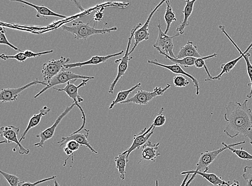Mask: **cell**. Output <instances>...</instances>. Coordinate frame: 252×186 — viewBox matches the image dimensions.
Returning a JSON list of instances; mask_svg holds the SVG:
<instances>
[{
  "mask_svg": "<svg viewBox=\"0 0 252 186\" xmlns=\"http://www.w3.org/2000/svg\"><path fill=\"white\" fill-rule=\"evenodd\" d=\"M158 28L159 29V33H158L157 40L156 43L154 45V47L157 50H160L163 53L176 59V56L173 52L174 46L173 39L179 37L180 33H177L174 35L173 36H169L165 32H163L161 29L159 16H158Z\"/></svg>",
  "mask_w": 252,
  "mask_h": 186,
  "instance_id": "5",
  "label": "cell"
},
{
  "mask_svg": "<svg viewBox=\"0 0 252 186\" xmlns=\"http://www.w3.org/2000/svg\"><path fill=\"white\" fill-rule=\"evenodd\" d=\"M250 50L252 51V47L251 48Z\"/></svg>",
  "mask_w": 252,
  "mask_h": 186,
  "instance_id": "47",
  "label": "cell"
},
{
  "mask_svg": "<svg viewBox=\"0 0 252 186\" xmlns=\"http://www.w3.org/2000/svg\"><path fill=\"white\" fill-rule=\"evenodd\" d=\"M171 84H167L164 88L157 86L153 92L145 90H139L135 95L127 99V100L121 104H136L138 105H147L155 98L162 96L168 89L171 88Z\"/></svg>",
  "mask_w": 252,
  "mask_h": 186,
  "instance_id": "6",
  "label": "cell"
},
{
  "mask_svg": "<svg viewBox=\"0 0 252 186\" xmlns=\"http://www.w3.org/2000/svg\"><path fill=\"white\" fill-rule=\"evenodd\" d=\"M188 174H196L198 175L201 176L203 178L206 179L211 184H213L214 186H230V181L225 182L222 180L221 177L217 176L214 173H204L200 171H197L195 170H191L189 171H184L181 173V175H186Z\"/></svg>",
  "mask_w": 252,
  "mask_h": 186,
  "instance_id": "20",
  "label": "cell"
},
{
  "mask_svg": "<svg viewBox=\"0 0 252 186\" xmlns=\"http://www.w3.org/2000/svg\"><path fill=\"white\" fill-rule=\"evenodd\" d=\"M91 80H83V82L80 83L78 86H76L74 84L68 82L65 88L63 89H58L54 88L55 90L58 91H63L66 93V94L70 98L72 99L73 102L76 104V106H77L81 110L82 114H83V117H86L85 113L84 111L83 108L80 106L79 103L84 101V99L79 95L78 91L79 89L82 86H84L86 85L87 83Z\"/></svg>",
  "mask_w": 252,
  "mask_h": 186,
  "instance_id": "14",
  "label": "cell"
},
{
  "mask_svg": "<svg viewBox=\"0 0 252 186\" xmlns=\"http://www.w3.org/2000/svg\"><path fill=\"white\" fill-rule=\"evenodd\" d=\"M243 57L242 54H240V56H239L237 59L231 60L229 62H228L225 63L221 64L220 66V68L221 69V72L218 75V76H216L213 77L211 79H207L205 80L206 81H212L216 80H220L222 76L225 73H229L232 70L236 67L238 62L241 60L242 58Z\"/></svg>",
  "mask_w": 252,
  "mask_h": 186,
  "instance_id": "25",
  "label": "cell"
},
{
  "mask_svg": "<svg viewBox=\"0 0 252 186\" xmlns=\"http://www.w3.org/2000/svg\"><path fill=\"white\" fill-rule=\"evenodd\" d=\"M55 186H60V184L57 182V180H55L54 181Z\"/></svg>",
  "mask_w": 252,
  "mask_h": 186,
  "instance_id": "45",
  "label": "cell"
},
{
  "mask_svg": "<svg viewBox=\"0 0 252 186\" xmlns=\"http://www.w3.org/2000/svg\"><path fill=\"white\" fill-rule=\"evenodd\" d=\"M14 2H20L24 3L29 6L32 7L37 10V15L36 17L39 18L40 16H54L57 17H60V18L65 19L66 18L67 16H64L63 15L59 14L54 12V11H52L49 8H47L44 6H38V5H34L31 3H29L28 2H26L25 1H13Z\"/></svg>",
  "mask_w": 252,
  "mask_h": 186,
  "instance_id": "24",
  "label": "cell"
},
{
  "mask_svg": "<svg viewBox=\"0 0 252 186\" xmlns=\"http://www.w3.org/2000/svg\"><path fill=\"white\" fill-rule=\"evenodd\" d=\"M157 51L159 52L160 54L165 56L167 59L170 60V61L174 62L175 64H176V65L183 66L185 68L195 66V61L197 59L196 58L192 57H187L181 59H174V58L169 56V55L163 53V52L160 50Z\"/></svg>",
  "mask_w": 252,
  "mask_h": 186,
  "instance_id": "29",
  "label": "cell"
},
{
  "mask_svg": "<svg viewBox=\"0 0 252 186\" xmlns=\"http://www.w3.org/2000/svg\"><path fill=\"white\" fill-rule=\"evenodd\" d=\"M76 106V104L73 102L71 106L67 107L65 110L59 116L56 120L55 123L52 126L46 129L44 131L40 132L39 134L36 135V137L40 138V142L35 143L33 145V147H37L39 148H43L44 143L46 141L49 140L51 138L54 137L55 131L58 125L61 123L63 119L65 116L71 112V110Z\"/></svg>",
  "mask_w": 252,
  "mask_h": 186,
  "instance_id": "8",
  "label": "cell"
},
{
  "mask_svg": "<svg viewBox=\"0 0 252 186\" xmlns=\"http://www.w3.org/2000/svg\"><path fill=\"white\" fill-rule=\"evenodd\" d=\"M142 83H139L136 85L132 87L131 88L127 90H122L118 93L115 100L110 104L109 109H111L114 108L116 104L122 103L126 101L127 100V97L131 94L132 92L139 88L141 86Z\"/></svg>",
  "mask_w": 252,
  "mask_h": 186,
  "instance_id": "28",
  "label": "cell"
},
{
  "mask_svg": "<svg viewBox=\"0 0 252 186\" xmlns=\"http://www.w3.org/2000/svg\"><path fill=\"white\" fill-rule=\"evenodd\" d=\"M42 84L46 86L48 83H46L44 81H39L38 80L32 81L26 85L22 86L19 88L16 89H2L0 93V101L2 103L10 102L16 101L23 91L30 87L37 85Z\"/></svg>",
  "mask_w": 252,
  "mask_h": 186,
  "instance_id": "11",
  "label": "cell"
},
{
  "mask_svg": "<svg viewBox=\"0 0 252 186\" xmlns=\"http://www.w3.org/2000/svg\"><path fill=\"white\" fill-rule=\"evenodd\" d=\"M189 176H190L189 174H187V175L186 176V177H185V179L184 180V181H183V183H182V184L180 186H186V184H187V183L188 182L187 180H188V179L189 178Z\"/></svg>",
  "mask_w": 252,
  "mask_h": 186,
  "instance_id": "43",
  "label": "cell"
},
{
  "mask_svg": "<svg viewBox=\"0 0 252 186\" xmlns=\"http://www.w3.org/2000/svg\"><path fill=\"white\" fill-rule=\"evenodd\" d=\"M0 173L7 180L10 186H20L22 182L18 177L1 170L0 171Z\"/></svg>",
  "mask_w": 252,
  "mask_h": 186,
  "instance_id": "32",
  "label": "cell"
},
{
  "mask_svg": "<svg viewBox=\"0 0 252 186\" xmlns=\"http://www.w3.org/2000/svg\"><path fill=\"white\" fill-rule=\"evenodd\" d=\"M0 44L7 45L11 48L14 50L19 51L20 52H23L20 50L18 48L16 47L15 46L11 44L8 40L6 36H5V30L2 27H1V32H0Z\"/></svg>",
  "mask_w": 252,
  "mask_h": 186,
  "instance_id": "35",
  "label": "cell"
},
{
  "mask_svg": "<svg viewBox=\"0 0 252 186\" xmlns=\"http://www.w3.org/2000/svg\"><path fill=\"white\" fill-rule=\"evenodd\" d=\"M174 84L175 87H179V88H183L189 84V80H187L185 77L182 75H178L175 76L173 79Z\"/></svg>",
  "mask_w": 252,
  "mask_h": 186,
  "instance_id": "37",
  "label": "cell"
},
{
  "mask_svg": "<svg viewBox=\"0 0 252 186\" xmlns=\"http://www.w3.org/2000/svg\"><path fill=\"white\" fill-rule=\"evenodd\" d=\"M73 2H74L76 6L79 8V9H80L81 11L84 10V8L81 6V5H80L78 1H73Z\"/></svg>",
  "mask_w": 252,
  "mask_h": 186,
  "instance_id": "44",
  "label": "cell"
},
{
  "mask_svg": "<svg viewBox=\"0 0 252 186\" xmlns=\"http://www.w3.org/2000/svg\"><path fill=\"white\" fill-rule=\"evenodd\" d=\"M115 161L117 169L118 170L120 174V178L122 180L126 179V166L127 162L126 159V154L124 153L120 154L118 156L115 157Z\"/></svg>",
  "mask_w": 252,
  "mask_h": 186,
  "instance_id": "27",
  "label": "cell"
},
{
  "mask_svg": "<svg viewBox=\"0 0 252 186\" xmlns=\"http://www.w3.org/2000/svg\"><path fill=\"white\" fill-rule=\"evenodd\" d=\"M245 143V141L237 143H233L230 145L226 144L224 142H222V144L223 145L224 147H226L227 149L231 151L232 153L237 155L239 159L245 160H252V155L249 154L248 152H246L245 150H244L243 148L240 149H236L233 148L234 147L238 146L239 145H242Z\"/></svg>",
  "mask_w": 252,
  "mask_h": 186,
  "instance_id": "26",
  "label": "cell"
},
{
  "mask_svg": "<svg viewBox=\"0 0 252 186\" xmlns=\"http://www.w3.org/2000/svg\"><path fill=\"white\" fill-rule=\"evenodd\" d=\"M156 186H159V182H158V180H156Z\"/></svg>",
  "mask_w": 252,
  "mask_h": 186,
  "instance_id": "46",
  "label": "cell"
},
{
  "mask_svg": "<svg viewBox=\"0 0 252 186\" xmlns=\"http://www.w3.org/2000/svg\"><path fill=\"white\" fill-rule=\"evenodd\" d=\"M226 186V185H225V186Z\"/></svg>",
  "mask_w": 252,
  "mask_h": 186,
  "instance_id": "48",
  "label": "cell"
},
{
  "mask_svg": "<svg viewBox=\"0 0 252 186\" xmlns=\"http://www.w3.org/2000/svg\"><path fill=\"white\" fill-rule=\"evenodd\" d=\"M243 178L247 182L246 186H252V166H246L244 167Z\"/></svg>",
  "mask_w": 252,
  "mask_h": 186,
  "instance_id": "36",
  "label": "cell"
},
{
  "mask_svg": "<svg viewBox=\"0 0 252 186\" xmlns=\"http://www.w3.org/2000/svg\"><path fill=\"white\" fill-rule=\"evenodd\" d=\"M219 28L221 31L225 35L227 38L229 39L230 41L234 46V47H235L239 52L240 54L243 55L244 59L245 60L246 66H247L248 74L251 80V83L248 84V86L251 87V91L247 95V98H251L252 97V65L250 60V57L251 56V54L250 53L249 51L252 47V43L250 45L248 48L246 49L244 52H243L241 50L239 49L238 46L235 43V42L233 41L229 35H228L226 32V27L224 26L220 25L219 26Z\"/></svg>",
  "mask_w": 252,
  "mask_h": 186,
  "instance_id": "15",
  "label": "cell"
},
{
  "mask_svg": "<svg viewBox=\"0 0 252 186\" xmlns=\"http://www.w3.org/2000/svg\"><path fill=\"white\" fill-rule=\"evenodd\" d=\"M142 27V23H139L136 26H134L132 29L130 33V36L128 39V43L127 45V48L125 52V55L122 57L121 59L117 60L115 61V63H120V65L118 67V73H117V77L113 81V83L111 84L110 86V89L109 93L111 94H113L115 88V86L119 82V80L124 76L126 73L128 66V62L132 59V57H129L130 49L132 43V38L134 37V33L139 28Z\"/></svg>",
  "mask_w": 252,
  "mask_h": 186,
  "instance_id": "3",
  "label": "cell"
},
{
  "mask_svg": "<svg viewBox=\"0 0 252 186\" xmlns=\"http://www.w3.org/2000/svg\"><path fill=\"white\" fill-rule=\"evenodd\" d=\"M148 63L151 64V65H154L162 68H165L174 74L184 75L185 76L190 78L192 80L193 83H194V87L196 89V95L198 96L200 95V83H199L198 80L195 77L192 76V75L189 73H187L185 72L184 69H182L180 65H176V64L173 65H163V64H161L158 62V60L157 59L152 60H148Z\"/></svg>",
  "mask_w": 252,
  "mask_h": 186,
  "instance_id": "16",
  "label": "cell"
},
{
  "mask_svg": "<svg viewBox=\"0 0 252 186\" xmlns=\"http://www.w3.org/2000/svg\"><path fill=\"white\" fill-rule=\"evenodd\" d=\"M230 186H240L239 184V182L238 180H233V181H230Z\"/></svg>",
  "mask_w": 252,
  "mask_h": 186,
  "instance_id": "42",
  "label": "cell"
},
{
  "mask_svg": "<svg viewBox=\"0 0 252 186\" xmlns=\"http://www.w3.org/2000/svg\"><path fill=\"white\" fill-rule=\"evenodd\" d=\"M95 79V77L85 76L79 74H76L72 72L67 71L65 68H63L62 71L58 73L56 76L53 78L50 82L45 86V88L41 90L38 94L34 96V98H38L39 96L43 94L44 92L55 86L65 84L72 80H76L78 79L83 80H93Z\"/></svg>",
  "mask_w": 252,
  "mask_h": 186,
  "instance_id": "4",
  "label": "cell"
},
{
  "mask_svg": "<svg viewBox=\"0 0 252 186\" xmlns=\"http://www.w3.org/2000/svg\"><path fill=\"white\" fill-rule=\"evenodd\" d=\"M197 175V174H193L190 179L189 180H188V182L185 186H189L193 180H194V179L196 177Z\"/></svg>",
  "mask_w": 252,
  "mask_h": 186,
  "instance_id": "41",
  "label": "cell"
},
{
  "mask_svg": "<svg viewBox=\"0 0 252 186\" xmlns=\"http://www.w3.org/2000/svg\"><path fill=\"white\" fill-rule=\"evenodd\" d=\"M69 61V57L62 56L60 59H53L44 63L42 69L44 82L48 84L53 78L65 68L64 67Z\"/></svg>",
  "mask_w": 252,
  "mask_h": 186,
  "instance_id": "7",
  "label": "cell"
},
{
  "mask_svg": "<svg viewBox=\"0 0 252 186\" xmlns=\"http://www.w3.org/2000/svg\"><path fill=\"white\" fill-rule=\"evenodd\" d=\"M54 51L51 50L49 51H45L42 52H39V53H34L32 51L26 50L24 51V53L28 58L35 57L37 56H41L43 55L53 53Z\"/></svg>",
  "mask_w": 252,
  "mask_h": 186,
  "instance_id": "38",
  "label": "cell"
},
{
  "mask_svg": "<svg viewBox=\"0 0 252 186\" xmlns=\"http://www.w3.org/2000/svg\"><path fill=\"white\" fill-rule=\"evenodd\" d=\"M124 52V51H122L119 52V53L107 56L96 55L93 56L90 60L85 62L67 64L64 68L67 69L75 67H81L87 65H98V64L107 61L109 59H111V57L121 55Z\"/></svg>",
  "mask_w": 252,
  "mask_h": 186,
  "instance_id": "18",
  "label": "cell"
},
{
  "mask_svg": "<svg viewBox=\"0 0 252 186\" xmlns=\"http://www.w3.org/2000/svg\"><path fill=\"white\" fill-rule=\"evenodd\" d=\"M164 111V108L162 107L160 110L159 113L157 114L156 118L155 119L152 125H154V127H159L162 126L165 124L166 118V116L163 114Z\"/></svg>",
  "mask_w": 252,
  "mask_h": 186,
  "instance_id": "33",
  "label": "cell"
},
{
  "mask_svg": "<svg viewBox=\"0 0 252 186\" xmlns=\"http://www.w3.org/2000/svg\"><path fill=\"white\" fill-rule=\"evenodd\" d=\"M159 145V142L154 143L150 141H148L146 142L143 146L142 153V158L138 162V164H140L143 160H148L155 162L158 157H159L161 155L160 153L158 152Z\"/></svg>",
  "mask_w": 252,
  "mask_h": 186,
  "instance_id": "19",
  "label": "cell"
},
{
  "mask_svg": "<svg viewBox=\"0 0 252 186\" xmlns=\"http://www.w3.org/2000/svg\"><path fill=\"white\" fill-rule=\"evenodd\" d=\"M89 132V130H87L86 133H75L74 132L69 136L62 137L61 141H58L57 143H61L60 147H62L63 145L66 144L68 142L74 141L78 143L80 145H84V146L89 148L93 153L97 154L98 152L91 146L89 140H88Z\"/></svg>",
  "mask_w": 252,
  "mask_h": 186,
  "instance_id": "17",
  "label": "cell"
},
{
  "mask_svg": "<svg viewBox=\"0 0 252 186\" xmlns=\"http://www.w3.org/2000/svg\"><path fill=\"white\" fill-rule=\"evenodd\" d=\"M57 178V176H54L50 178H45L42 180H38V181L32 183L30 182H22L20 186H36L37 185L45 183L46 182L50 181V180H54Z\"/></svg>",
  "mask_w": 252,
  "mask_h": 186,
  "instance_id": "39",
  "label": "cell"
},
{
  "mask_svg": "<svg viewBox=\"0 0 252 186\" xmlns=\"http://www.w3.org/2000/svg\"><path fill=\"white\" fill-rule=\"evenodd\" d=\"M165 2V1H162L159 4L157 5L156 7L152 11V12L149 15L147 20H146L145 23V24L142 26V27L138 28L135 33H134V39L135 40V42H134L133 47L130 51V55L133 53L134 50H135L139 44L144 41V40H148L149 39L150 33L149 32V27L151 20L158 9H159L161 5Z\"/></svg>",
  "mask_w": 252,
  "mask_h": 186,
  "instance_id": "12",
  "label": "cell"
},
{
  "mask_svg": "<svg viewBox=\"0 0 252 186\" xmlns=\"http://www.w3.org/2000/svg\"><path fill=\"white\" fill-rule=\"evenodd\" d=\"M66 147H67L69 149L72 150V152H77L79 149L80 144L77 142L70 141L66 144Z\"/></svg>",
  "mask_w": 252,
  "mask_h": 186,
  "instance_id": "40",
  "label": "cell"
},
{
  "mask_svg": "<svg viewBox=\"0 0 252 186\" xmlns=\"http://www.w3.org/2000/svg\"><path fill=\"white\" fill-rule=\"evenodd\" d=\"M0 57H1V59L3 60H7L9 59H13L20 62H24L28 59V57L24 53V51L20 52V53L14 55H7L4 54H2L0 56Z\"/></svg>",
  "mask_w": 252,
  "mask_h": 186,
  "instance_id": "34",
  "label": "cell"
},
{
  "mask_svg": "<svg viewBox=\"0 0 252 186\" xmlns=\"http://www.w3.org/2000/svg\"><path fill=\"white\" fill-rule=\"evenodd\" d=\"M20 132V128L14 126L2 127L0 130V136L3 137L5 140L1 143H15L19 148V153L20 155H28L30 153L29 149L23 147L17 138Z\"/></svg>",
  "mask_w": 252,
  "mask_h": 186,
  "instance_id": "9",
  "label": "cell"
},
{
  "mask_svg": "<svg viewBox=\"0 0 252 186\" xmlns=\"http://www.w3.org/2000/svg\"><path fill=\"white\" fill-rule=\"evenodd\" d=\"M51 109L47 106H44L42 109H40L39 113L37 114H34L33 117L29 120L27 129L22 134L21 137L20 139V142L21 143L23 139H25V137L29 131L32 129V128L37 126L39 123L44 116L48 114L50 112Z\"/></svg>",
  "mask_w": 252,
  "mask_h": 186,
  "instance_id": "23",
  "label": "cell"
},
{
  "mask_svg": "<svg viewBox=\"0 0 252 186\" xmlns=\"http://www.w3.org/2000/svg\"><path fill=\"white\" fill-rule=\"evenodd\" d=\"M227 148L224 147L218 150L212 151V152L207 150L202 153L196 164V168L195 170L204 173L207 172L209 169V166L213 163L220 153L223 152Z\"/></svg>",
  "mask_w": 252,
  "mask_h": 186,
  "instance_id": "13",
  "label": "cell"
},
{
  "mask_svg": "<svg viewBox=\"0 0 252 186\" xmlns=\"http://www.w3.org/2000/svg\"><path fill=\"white\" fill-rule=\"evenodd\" d=\"M196 1V0H192V1L187 0L186 1V4L183 11L184 19L177 28V31L180 34H183L185 32V28L189 25V19L192 13L193 10H194Z\"/></svg>",
  "mask_w": 252,
  "mask_h": 186,
  "instance_id": "22",
  "label": "cell"
},
{
  "mask_svg": "<svg viewBox=\"0 0 252 186\" xmlns=\"http://www.w3.org/2000/svg\"><path fill=\"white\" fill-rule=\"evenodd\" d=\"M218 56V54L214 53L212 55H208L207 56H204L201 58H198L195 61V66L196 68L200 69L204 68L208 75V79H211L213 78L212 75H210V72L208 71V69L206 65V60L211 59V58L215 57Z\"/></svg>",
  "mask_w": 252,
  "mask_h": 186,
  "instance_id": "31",
  "label": "cell"
},
{
  "mask_svg": "<svg viewBox=\"0 0 252 186\" xmlns=\"http://www.w3.org/2000/svg\"><path fill=\"white\" fill-rule=\"evenodd\" d=\"M248 102L247 99L242 104L234 101L228 103L224 114L227 125L224 132L231 138L240 135L248 138L252 146V112Z\"/></svg>",
  "mask_w": 252,
  "mask_h": 186,
  "instance_id": "1",
  "label": "cell"
},
{
  "mask_svg": "<svg viewBox=\"0 0 252 186\" xmlns=\"http://www.w3.org/2000/svg\"><path fill=\"white\" fill-rule=\"evenodd\" d=\"M165 3H166L167 7L164 19H165L167 25L165 33L167 34L169 31L170 27H171L172 23L174 21H177V17H176L175 13L171 6V2H170L169 0H167V1H165Z\"/></svg>",
  "mask_w": 252,
  "mask_h": 186,
  "instance_id": "30",
  "label": "cell"
},
{
  "mask_svg": "<svg viewBox=\"0 0 252 186\" xmlns=\"http://www.w3.org/2000/svg\"><path fill=\"white\" fill-rule=\"evenodd\" d=\"M155 128L153 125H151L150 127L147 129V128L145 129L141 132L139 133L138 134L134 135L133 137V141L132 145L129 148L125 151V154H126V159L128 162L129 161V156L133 151L137 149H139L140 147L149 141L150 137L154 134V130Z\"/></svg>",
  "mask_w": 252,
  "mask_h": 186,
  "instance_id": "10",
  "label": "cell"
},
{
  "mask_svg": "<svg viewBox=\"0 0 252 186\" xmlns=\"http://www.w3.org/2000/svg\"><path fill=\"white\" fill-rule=\"evenodd\" d=\"M187 57L201 58L202 56L198 52L197 46L193 44V42L189 41L187 44L182 47L178 54L176 56V59H181Z\"/></svg>",
  "mask_w": 252,
  "mask_h": 186,
  "instance_id": "21",
  "label": "cell"
},
{
  "mask_svg": "<svg viewBox=\"0 0 252 186\" xmlns=\"http://www.w3.org/2000/svg\"><path fill=\"white\" fill-rule=\"evenodd\" d=\"M72 26H63L62 27L63 31L68 32L74 35L76 39L86 40L93 35L109 33L117 30V27L104 28L101 29L91 27L90 23L85 24L82 21H76L72 23Z\"/></svg>",
  "mask_w": 252,
  "mask_h": 186,
  "instance_id": "2",
  "label": "cell"
}]
</instances>
